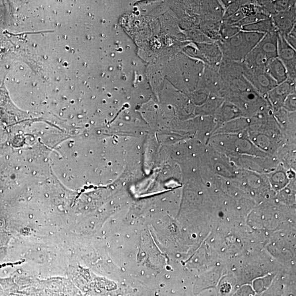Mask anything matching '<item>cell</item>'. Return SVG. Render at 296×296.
Returning a JSON list of instances; mask_svg holds the SVG:
<instances>
[{"mask_svg": "<svg viewBox=\"0 0 296 296\" xmlns=\"http://www.w3.org/2000/svg\"><path fill=\"white\" fill-rule=\"evenodd\" d=\"M243 75L253 87L260 93L269 92L276 86L277 83L266 73L265 70L250 68L243 63Z\"/></svg>", "mask_w": 296, "mask_h": 296, "instance_id": "obj_3", "label": "cell"}, {"mask_svg": "<svg viewBox=\"0 0 296 296\" xmlns=\"http://www.w3.org/2000/svg\"><path fill=\"white\" fill-rule=\"evenodd\" d=\"M264 34L240 31L230 38L218 43L223 58L226 61L243 63L252 50L257 46Z\"/></svg>", "mask_w": 296, "mask_h": 296, "instance_id": "obj_1", "label": "cell"}, {"mask_svg": "<svg viewBox=\"0 0 296 296\" xmlns=\"http://www.w3.org/2000/svg\"><path fill=\"white\" fill-rule=\"evenodd\" d=\"M240 31L239 27L223 23L220 27L219 35L223 38V40H227L237 34Z\"/></svg>", "mask_w": 296, "mask_h": 296, "instance_id": "obj_8", "label": "cell"}, {"mask_svg": "<svg viewBox=\"0 0 296 296\" xmlns=\"http://www.w3.org/2000/svg\"><path fill=\"white\" fill-rule=\"evenodd\" d=\"M272 19L277 31L287 36L296 27L295 7L275 14Z\"/></svg>", "mask_w": 296, "mask_h": 296, "instance_id": "obj_5", "label": "cell"}, {"mask_svg": "<svg viewBox=\"0 0 296 296\" xmlns=\"http://www.w3.org/2000/svg\"><path fill=\"white\" fill-rule=\"evenodd\" d=\"M265 71L278 85L288 80L287 70L278 57L270 60L265 68Z\"/></svg>", "mask_w": 296, "mask_h": 296, "instance_id": "obj_6", "label": "cell"}, {"mask_svg": "<svg viewBox=\"0 0 296 296\" xmlns=\"http://www.w3.org/2000/svg\"><path fill=\"white\" fill-rule=\"evenodd\" d=\"M277 57L278 31H276L265 34L243 63L250 68L265 70L270 60Z\"/></svg>", "mask_w": 296, "mask_h": 296, "instance_id": "obj_2", "label": "cell"}, {"mask_svg": "<svg viewBox=\"0 0 296 296\" xmlns=\"http://www.w3.org/2000/svg\"><path fill=\"white\" fill-rule=\"evenodd\" d=\"M296 49L278 32V58L287 70L288 79L294 82L296 81Z\"/></svg>", "mask_w": 296, "mask_h": 296, "instance_id": "obj_4", "label": "cell"}, {"mask_svg": "<svg viewBox=\"0 0 296 296\" xmlns=\"http://www.w3.org/2000/svg\"><path fill=\"white\" fill-rule=\"evenodd\" d=\"M241 31L267 34L277 31L274 26L272 18H267L256 23L247 25L240 28Z\"/></svg>", "mask_w": 296, "mask_h": 296, "instance_id": "obj_7", "label": "cell"}]
</instances>
